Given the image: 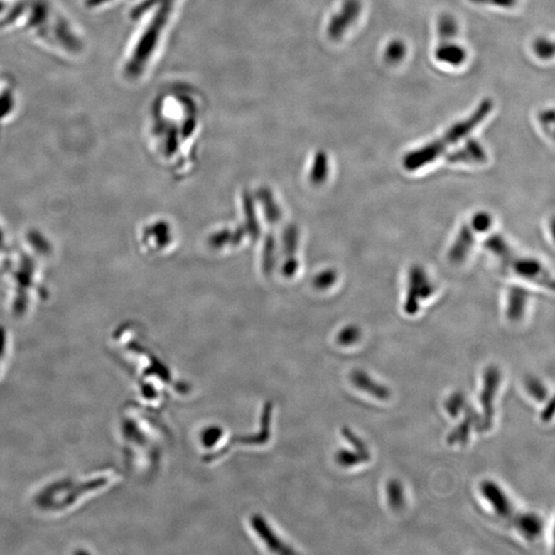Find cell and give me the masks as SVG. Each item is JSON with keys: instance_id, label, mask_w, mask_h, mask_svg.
Returning a JSON list of instances; mask_svg holds the SVG:
<instances>
[{"instance_id": "8fae6325", "label": "cell", "mask_w": 555, "mask_h": 555, "mask_svg": "<svg viewBox=\"0 0 555 555\" xmlns=\"http://www.w3.org/2000/svg\"><path fill=\"white\" fill-rule=\"evenodd\" d=\"M352 382L357 388L377 399L386 400L390 397V390L384 384L372 379L370 375L366 374L363 370H355L352 374Z\"/></svg>"}, {"instance_id": "5bb4252c", "label": "cell", "mask_w": 555, "mask_h": 555, "mask_svg": "<svg viewBox=\"0 0 555 555\" xmlns=\"http://www.w3.org/2000/svg\"><path fill=\"white\" fill-rule=\"evenodd\" d=\"M517 529L529 540H535L542 533L543 522L534 513H524L519 515L517 520Z\"/></svg>"}, {"instance_id": "e0dca14e", "label": "cell", "mask_w": 555, "mask_h": 555, "mask_svg": "<svg viewBox=\"0 0 555 555\" xmlns=\"http://www.w3.org/2000/svg\"><path fill=\"white\" fill-rule=\"evenodd\" d=\"M338 463L344 467H353L370 460V455L359 451H340L338 455Z\"/></svg>"}, {"instance_id": "30bf717a", "label": "cell", "mask_w": 555, "mask_h": 555, "mask_svg": "<svg viewBox=\"0 0 555 555\" xmlns=\"http://www.w3.org/2000/svg\"><path fill=\"white\" fill-rule=\"evenodd\" d=\"M446 161L450 163H481L487 161V153L480 144L470 139L464 147L448 154Z\"/></svg>"}, {"instance_id": "d6986e66", "label": "cell", "mask_w": 555, "mask_h": 555, "mask_svg": "<svg viewBox=\"0 0 555 555\" xmlns=\"http://www.w3.org/2000/svg\"><path fill=\"white\" fill-rule=\"evenodd\" d=\"M406 54V47L402 41H393L384 50V58L390 63H398Z\"/></svg>"}, {"instance_id": "3957f363", "label": "cell", "mask_w": 555, "mask_h": 555, "mask_svg": "<svg viewBox=\"0 0 555 555\" xmlns=\"http://www.w3.org/2000/svg\"><path fill=\"white\" fill-rule=\"evenodd\" d=\"M485 248L490 250L506 271H512L518 277L532 281L540 286L554 289V279L540 262L531 257L518 255L500 235H492L485 239Z\"/></svg>"}, {"instance_id": "8992f818", "label": "cell", "mask_w": 555, "mask_h": 555, "mask_svg": "<svg viewBox=\"0 0 555 555\" xmlns=\"http://www.w3.org/2000/svg\"><path fill=\"white\" fill-rule=\"evenodd\" d=\"M464 420L460 421L459 425L451 430L448 436V443L453 444H466L469 441L471 430L475 429L479 432H483V416L475 411V409L467 404L464 409Z\"/></svg>"}, {"instance_id": "cb8c5ba5", "label": "cell", "mask_w": 555, "mask_h": 555, "mask_svg": "<svg viewBox=\"0 0 555 555\" xmlns=\"http://www.w3.org/2000/svg\"><path fill=\"white\" fill-rule=\"evenodd\" d=\"M360 338V331L356 327H347L340 335V342L343 345H352L356 343Z\"/></svg>"}, {"instance_id": "52a82bcc", "label": "cell", "mask_w": 555, "mask_h": 555, "mask_svg": "<svg viewBox=\"0 0 555 555\" xmlns=\"http://www.w3.org/2000/svg\"><path fill=\"white\" fill-rule=\"evenodd\" d=\"M361 2L359 0H345L344 6L329 25V33L333 38H340L347 28L354 24L361 13Z\"/></svg>"}, {"instance_id": "277c9868", "label": "cell", "mask_w": 555, "mask_h": 555, "mask_svg": "<svg viewBox=\"0 0 555 555\" xmlns=\"http://www.w3.org/2000/svg\"><path fill=\"white\" fill-rule=\"evenodd\" d=\"M433 294V286L424 269L414 266L409 274V286L407 290L404 311L409 315L416 314L421 299L428 298Z\"/></svg>"}, {"instance_id": "2e32d148", "label": "cell", "mask_w": 555, "mask_h": 555, "mask_svg": "<svg viewBox=\"0 0 555 555\" xmlns=\"http://www.w3.org/2000/svg\"><path fill=\"white\" fill-rule=\"evenodd\" d=\"M437 31L443 41L453 38V36L458 33L457 21L451 15L441 16L437 24Z\"/></svg>"}, {"instance_id": "7c38bea8", "label": "cell", "mask_w": 555, "mask_h": 555, "mask_svg": "<svg viewBox=\"0 0 555 555\" xmlns=\"http://www.w3.org/2000/svg\"><path fill=\"white\" fill-rule=\"evenodd\" d=\"M529 296V291L524 288H511L507 305V316L511 321H519L524 316Z\"/></svg>"}, {"instance_id": "603a6c76", "label": "cell", "mask_w": 555, "mask_h": 555, "mask_svg": "<svg viewBox=\"0 0 555 555\" xmlns=\"http://www.w3.org/2000/svg\"><path fill=\"white\" fill-rule=\"evenodd\" d=\"M9 243L10 242H9L8 232H6L4 223L0 220V268H1L4 259H6L9 250H10L11 245Z\"/></svg>"}, {"instance_id": "484cf974", "label": "cell", "mask_w": 555, "mask_h": 555, "mask_svg": "<svg viewBox=\"0 0 555 555\" xmlns=\"http://www.w3.org/2000/svg\"><path fill=\"white\" fill-rule=\"evenodd\" d=\"M554 399H550L549 403H548L547 406L545 407L544 411L542 412V419L545 421H548L551 420L552 416H554Z\"/></svg>"}, {"instance_id": "4fadbf2b", "label": "cell", "mask_w": 555, "mask_h": 555, "mask_svg": "<svg viewBox=\"0 0 555 555\" xmlns=\"http://www.w3.org/2000/svg\"><path fill=\"white\" fill-rule=\"evenodd\" d=\"M437 61L450 64L451 66H460L466 61L467 53L465 48L455 43H444L437 48L435 52Z\"/></svg>"}, {"instance_id": "9a60e30c", "label": "cell", "mask_w": 555, "mask_h": 555, "mask_svg": "<svg viewBox=\"0 0 555 555\" xmlns=\"http://www.w3.org/2000/svg\"><path fill=\"white\" fill-rule=\"evenodd\" d=\"M386 494L389 506L393 510H402L405 503L404 490H403L402 483L397 479L389 481L387 483Z\"/></svg>"}, {"instance_id": "ba28073f", "label": "cell", "mask_w": 555, "mask_h": 555, "mask_svg": "<svg viewBox=\"0 0 555 555\" xmlns=\"http://www.w3.org/2000/svg\"><path fill=\"white\" fill-rule=\"evenodd\" d=\"M480 492L500 517L508 518L512 515V504L508 499L507 495L496 483L485 480L480 485Z\"/></svg>"}, {"instance_id": "5b68a950", "label": "cell", "mask_w": 555, "mask_h": 555, "mask_svg": "<svg viewBox=\"0 0 555 555\" xmlns=\"http://www.w3.org/2000/svg\"><path fill=\"white\" fill-rule=\"evenodd\" d=\"M483 382L485 383L480 393V403L483 409V430L487 431L492 427V418H494V400L501 382V374L498 368L495 366L487 367L483 377Z\"/></svg>"}, {"instance_id": "7402d4cb", "label": "cell", "mask_w": 555, "mask_h": 555, "mask_svg": "<svg viewBox=\"0 0 555 555\" xmlns=\"http://www.w3.org/2000/svg\"><path fill=\"white\" fill-rule=\"evenodd\" d=\"M472 227L478 232H487L490 229L492 225V217L488 215L485 212H480V213L476 214L471 220Z\"/></svg>"}, {"instance_id": "44dd1931", "label": "cell", "mask_w": 555, "mask_h": 555, "mask_svg": "<svg viewBox=\"0 0 555 555\" xmlns=\"http://www.w3.org/2000/svg\"><path fill=\"white\" fill-rule=\"evenodd\" d=\"M534 50H535L537 56L541 58V59H550V58L554 57V43L549 41V39H537L535 43H534Z\"/></svg>"}, {"instance_id": "d4e9b609", "label": "cell", "mask_w": 555, "mask_h": 555, "mask_svg": "<svg viewBox=\"0 0 555 555\" xmlns=\"http://www.w3.org/2000/svg\"><path fill=\"white\" fill-rule=\"evenodd\" d=\"M345 436L347 437V441H349L350 443H351L352 446L356 448L357 451H359V453H367V455H370V451H368L367 448V446L364 443L362 439L359 438V437L357 436V435H355L352 431H345Z\"/></svg>"}, {"instance_id": "6da1fadb", "label": "cell", "mask_w": 555, "mask_h": 555, "mask_svg": "<svg viewBox=\"0 0 555 555\" xmlns=\"http://www.w3.org/2000/svg\"><path fill=\"white\" fill-rule=\"evenodd\" d=\"M54 245L43 232L29 230L11 246L2 264L4 306L11 317L25 319L50 296Z\"/></svg>"}, {"instance_id": "9c48e42d", "label": "cell", "mask_w": 555, "mask_h": 555, "mask_svg": "<svg viewBox=\"0 0 555 555\" xmlns=\"http://www.w3.org/2000/svg\"><path fill=\"white\" fill-rule=\"evenodd\" d=\"M476 232H478L473 229L471 223L463 225L448 254L451 262L460 264L466 259L475 241Z\"/></svg>"}, {"instance_id": "ffe728a7", "label": "cell", "mask_w": 555, "mask_h": 555, "mask_svg": "<svg viewBox=\"0 0 555 555\" xmlns=\"http://www.w3.org/2000/svg\"><path fill=\"white\" fill-rule=\"evenodd\" d=\"M526 388L529 395L538 402H544L547 397V390L542 382L537 377H529L526 379Z\"/></svg>"}, {"instance_id": "7a4b0ae2", "label": "cell", "mask_w": 555, "mask_h": 555, "mask_svg": "<svg viewBox=\"0 0 555 555\" xmlns=\"http://www.w3.org/2000/svg\"><path fill=\"white\" fill-rule=\"evenodd\" d=\"M492 107L494 104L490 99L481 101L473 114L469 115L466 119H463L451 126L441 138L407 153L403 158V167L407 171H416L421 167H425L428 163L435 162L437 158L448 151V147L458 144L463 138L468 136L476 126L480 125L492 112Z\"/></svg>"}, {"instance_id": "4316f807", "label": "cell", "mask_w": 555, "mask_h": 555, "mask_svg": "<svg viewBox=\"0 0 555 555\" xmlns=\"http://www.w3.org/2000/svg\"><path fill=\"white\" fill-rule=\"evenodd\" d=\"M541 122H542L543 125H554V110H548V112H545L544 114L541 115Z\"/></svg>"}, {"instance_id": "ac0fdd59", "label": "cell", "mask_w": 555, "mask_h": 555, "mask_svg": "<svg viewBox=\"0 0 555 555\" xmlns=\"http://www.w3.org/2000/svg\"><path fill=\"white\" fill-rule=\"evenodd\" d=\"M466 405V399H465L463 393L456 392L451 394L450 397L448 398L444 406H446V411L448 412V414H450L451 418H457V416H459L460 412L464 411Z\"/></svg>"}]
</instances>
